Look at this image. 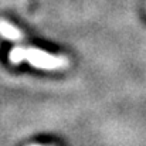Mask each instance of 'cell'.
I'll use <instances>...</instances> for the list:
<instances>
[{
  "mask_svg": "<svg viewBox=\"0 0 146 146\" xmlns=\"http://www.w3.org/2000/svg\"><path fill=\"white\" fill-rule=\"evenodd\" d=\"M9 60L14 65L27 61L31 67L46 71H55V70H64L70 65V60L65 55H54L47 51L33 47H21L16 46L10 50Z\"/></svg>",
  "mask_w": 146,
  "mask_h": 146,
  "instance_id": "obj_1",
  "label": "cell"
},
{
  "mask_svg": "<svg viewBox=\"0 0 146 146\" xmlns=\"http://www.w3.org/2000/svg\"><path fill=\"white\" fill-rule=\"evenodd\" d=\"M0 36L4 37L6 40H11V41H21L24 38V34L11 23L0 19Z\"/></svg>",
  "mask_w": 146,
  "mask_h": 146,
  "instance_id": "obj_2",
  "label": "cell"
},
{
  "mask_svg": "<svg viewBox=\"0 0 146 146\" xmlns=\"http://www.w3.org/2000/svg\"><path fill=\"white\" fill-rule=\"evenodd\" d=\"M29 146H43V145H34V143H31V145H29Z\"/></svg>",
  "mask_w": 146,
  "mask_h": 146,
  "instance_id": "obj_3",
  "label": "cell"
}]
</instances>
